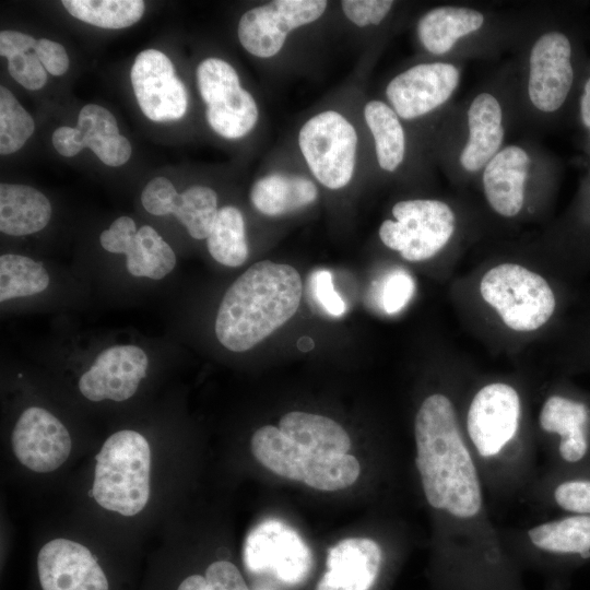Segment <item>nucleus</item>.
I'll return each instance as SVG.
<instances>
[{
  "label": "nucleus",
  "instance_id": "38",
  "mask_svg": "<svg viewBox=\"0 0 590 590\" xmlns=\"http://www.w3.org/2000/svg\"><path fill=\"white\" fill-rule=\"evenodd\" d=\"M177 196L178 192L169 179L155 177L144 187L141 202L144 209L153 215H168L172 214Z\"/></svg>",
  "mask_w": 590,
  "mask_h": 590
},
{
  "label": "nucleus",
  "instance_id": "47",
  "mask_svg": "<svg viewBox=\"0 0 590 590\" xmlns=\"http://www.w3.org/2000/svg\"><path fill=\"white\" fill-rule=\"evenodd\" d=\"M580 117L583 126L590 130V76L585 83L580 98Z\"/></svg>",
  "mask_w": 590,
  "mask_h": 590
},
{
  "label": "nucleus",
  "instance_id": "18",
  "mask_svg": "<svg viewBox=\"0 0 590 590\" xmlns=\"http://www.w3.org/2000/svg\"><path fill=\"white\" fill-rule=\"evenodd\" d=\"M149 359L135 345H115L101 352L79 381L81 393L97 402L131 398L145 377Z\"/></svg>",
  "mask_w": 590,
  "mask_h": 590
},
{
  "label": "nucleus",
  "instance_id": "7",
  "mask_svg": "<svg viewBox=\"0 0 590 590\" xmlns=\"http://www.w3.org/2000/svg\"><path fill=\"white\" fill-rule=\"evenodd\" d=\"M497 14L479 8L442 4L423 13L416 22V37L422 48L437 60L456 61L471 50L493 48L506 35Z\"/></svg>",
  "mask_w": 590,
  "mask_h": 590
},
{
  "label": "nucleus",
  "instance_id": "40",
  "mask_svg": "<svg viewBox=\"0 0 590 590\" xmlns=\"http://www.w3.org/2000/svg\"><path fill=\"white\" fill-rule=\"evenodd\" d=\"M556 504L571 512L590 515V481H567L554 491Z\"/></svg>",
  "mask_w": 590,
  "mask_h": 590
},
{
  "label": "nucleus",
  "instance_id": "30",
  "mask_svg": "<svg viewBox=\"0 0 590 590\" xmlns=\"http://www.w3.org/2000/svg\"><path fill=\"white\" fill-rule=\"evenodd\" d=\"M359 473L358 460L349 453L305 456L300 482L315 489L333 492L354 484Z\"/></svg>",
  "mask_w": 590,
  "mask_h": 590
},
{
  "label": "nucleus",
  "instance_id": "33",
  "mask_svg": "<svg viewBox=\"0 0 590 590\" xmlns=\"http://www.w3.org/2000/svg\"><path fill=\"white\" fill-rule=\"evenodd\" d=\"M35 129L32 116L16 97L3 85L0 86V154L19 151Z\"/></svg>",
  "mask_w": 590,
  "mask_h": 590
},
{
  "label": "nucleus",
  "instance_id": "24",
  "mask_svg": "<svg viewBox=\"0 0 590 590\" xmlns=\"http://www.w3.org/2000/svg\"><path fill=\"white\" fill-rule=\"evenodd\" d=\"M363 115L374 140L378 166L387 173L397 172L408 151L402 120L387 102L379 99L367 102Z\"/></svg>",
  "mask_w": 590,
  "mask_h": 590
},
{
  "label": "nucleus",
  "instance_id": "46",
  "mask_svg": "<svg viewBox=\"0 0 590 590\" xmlns=\"http://www.w3.org/2000/svg\"><path fill=\"white\" fill-rule=\"evenodd\" d=\"M52 145L62 156L71 157L80 153L82 145L79 130L74 127H59L52 133Z\"/></svg>",
  "mask_w": 590,
  "mask_h": 590
},
{
  "label": "nucleus",
  "instance_id": "4",
  "mask_svg": "<svg viewBox=\"0 0 590 590\" xmlns=\"http://www.w3.org/2000/svg\"><path fill=\"white\" fill-rule=\"evenodd\" d=\"M571 59V42L564 32L542 27L533 32L515 74L518 111L535 122L559 111L574 84Z\"/></svg>",
  "mask_w": 590,
  "mask_h": 590
},
{
  "label": "nucleus",
  "instance_id": "19",
  "mask_svg": "<svg viewBox=\"0 0 590 590\" xmlns=\"http://www.w3.org/2000/svg\"><path fill=\"white\" fill-rule=\"evenodd\" d=\"M382 565L379 544L368 538H347L328 551L326 571L316 590H370Z\"/></svg>",
  "mask_w": 590,
  "mask_h": 590
},
{
  "label": "nucleus",
  "instance_id": "23",
  "mask_svg": "<svg viewBox=\"0 0 590 590\" xmlns=\"http://www.w3.org/2000/svg\"><path fill=\"white\" fill-rule=\"evenodd\" d=\"M51 216V205L37 189L17 184L0 185V231L24 236L42 231Z\"/></svg>",
  "mask_w": 590,
  "mask_h": 590
},
{
  "label": "nucleus",
  "instance_id": "39",
  "mask_svg": "<svg viewBox=\"0 0 590 590\" xmlns=\"http://www.w3.org/2000/svg\"><path fill=\"white\" fill-rule=\"evenodd\" d=\"M414 292V282L411 275L403 271L390 274L382 288L381 302L386 312L394 314L401 310L410 300Z\"/></svg>",
  "mask_w": 590,
  "mask_h": 590
},
{
  "label": "nucleus",
  "instance_id": "27",
  "mask_svg": "<svg viewBox=\"0 0 590 590\" xmlns=\"http://www.w3.org/2000/svg\"><path fill=\"white\" fill-rule=\"evenodd\" d=\"M130 274L161 280L173 271L176 256L172 247L150 225L141 226L127 252Z\"/></svg>",
  "mask_w": 590,
  "mask_h": 590
},
{
  "label": "nucleus",
  "instance_id": "45",
  "mask_svg": "<svg viewBox=\"0 0 590 590\" xmlns=\"http://www.w3.org/2000/svg\"><path fill=\"white\" fill-rule=\"evenodd\" d=\"M36 39L27 34L16 31H2L0 33V55L7 59L20 54L34 50Z\"/></svg>",
  "mask_w": 590,
  "mask_h": 590
},
{
  "label": "nucleus",
  "instance_id": "21",
  "mask_svg": "<svg viewBox=\"0 0 590 590\" xmlns=\"http://www.w3.org/2000/svg\"><path fill=\"white\" fill-rule=\"evenodd\" d=\"M249 197L260 213L279 216L315 202L318 189L316 184L305 176L271 173L253 182Z\"/></svg>",
  "mask_w": 590,
  "mask_h": 590
},
{
  "label": "nucleus",
  "instance_id": "6",
  "mask_svg": "<svg viewBox=\"0 0 590 590\" xmlns=\"http://www.w3.org/2000/svg\"><path fill=\"white\" fill-rule=\"evenodd\" d=\"M480 293L503 322L519 332L543 327L556 308V297L547 281L517 263L505 262L486 271Z\"/></svg>",
  "mask_w": 590,
  "mask_h": 590
},
{
  "label": "nucleus",
  "instance_id": "32",
  "mask_svg": "<svg viewBox=\"0 0 590 590\" xmlns=\"http://www.w3.org/2000/svg\"><path fill=\"white\" fill-rule=\"evenodd\" d=\"M217 196L210 187L191 186L176 197L172 214L194 239H206L217 215Z\"/></svg>",
  "mask_w": 590,
  "mask_h": 590
},
{
  "label": "nucleus",
  "instance_id": "8",
  "mask_svg": "<svg viewBox=\"0 0 590 590\" xmlns=\"http://www.w3.org/2000/svg\"><path fill=\"white\" fill-rule=\"evenodd\" d=\"M393 220H385L378 229L382 244L411 262L436 256L451 240L457 215L445 201L430 198L401 200L391 209Z\"/></svg>",
  "mask_w": 590,
  "mask_h": 590
},
{
  "label": "nucleus",
  "instance_id": "5",
  "mask_svg": "<svg viewBox=\"0 0 590 590\" xmlns=\"http://www.w3.org/2000/svg\"><path fill=\"white\" fill-rule=\"evenodd\" d=\"M92 495L96 503L122 516H134L150 497L151 450L138 432L109 436L96 455Z\"/></svg>",
  "mask_w": 590,
  "mask_h": 590
},
{
  "label": "nucleus",
  "instance_id": "14",
  "mask_svg": "<svg viewBox=\"0 0 590 590\" xmlns=\"http://www.w3.org/2000/svg\"><path fill=\"white\" fill-rule=\"evenodd\" d=\"M520 412L519 394L508 384L492 382L475 393L467 414V432L481 457L498 456L514 439Z\"/></svg>",
  "mask_w": 590,
  "mask_h": 590
},
{
  "label": "nucleus",
  "instance_id": "25",
  "mask_svg": "<svg viewBox=\"0 0 590 590\" xmlns=\"http://www.w3.org/2000/svg\"><path fill=\"white\" fill-rule=\"evenodd\" d=\"M251 451L260 464L274 474L300 481L305 453L279 427L266 425L251 437Z\"/></svg>",
  "mask_w": 590,
  "mask_h": 590
},
{
  "label": "nucleus",
  "instance_id": "42",
  "mask_svg": "<svg viewBox=\"0 0 590 590\" xmlns=\"http://www.w3.org/2000/svg\"><path fill=\"white\" fill-rule=\"evenodd\" d=\"M134 221L129 216H120L113 222L108 229L102 232V247L113 253H126L137 235Z\"/></svg>",
  "mask_w": 590,
  "mask_h": 590
},
{
  "label": "nucleus",
  "instance_id": "34",
  "mask_svg": "<svg viewBox=\"0 0 590 590\" xmlns=\"http://www.w3.org/2000/svg\"><path fill=\"white\" fill-rule=\"evenodd\" d=\"M83 148L120 134L115 116L105 107L85 105L79 114L76 127Z\"/></svg>",
  "mask_w": 590,
  "mask_h": 590
},
{
  "label": "nucleus",
  "instance_id": "26",
  "mask_svg": "<svg viewBox=\"0 0 590 590\" xmlns=\"http://www.w3.org/2000/svg\"><path fill=\"white\" fill-rule=\"evenodd\" d=\"M531 543L545 552L555 554L590 555V515L566 517L531 528Z\"/></svg>",
  "mask_w": 590,
  "mask_h": 590
},
{
  "label": "nucleus",
  "instance_id": "10",
  "mask_svg": "<svg viewBox=\"0 0 590 590\" xmlns=\"http://www.w3.org/2000/svg\"><path fill=\"white\" fill-rule=\"evenodd\" d=\"M197 85L211 129L225 139L248 134L259 117L253 96L240 85L235 68L221 58H206L197 68Z\"/></svg>",
  "mask_w": 590,
  "mask_h": 590
},
{
  "label": "nucleus",
  "instance_id": "44",
  "mask_svg": "<svg viewBox=\"0 0 590 590\" xmlns=\"http://www.w3.org/2000/svg\"><path fill=\"white\" fill-rule=\"evenodd\" d=\"M90 150L106 165L118 167L128 162L131 156V144L121 134L107 138L93 144Z\"/></svg>",
  "mask_w": 590,
  "mask_h": 590
},
{
  "label": "nucleus",
  "instance_id": "22",
  "mask_svg": "<svg viewBox=\"0 0 590 590\" xmlns=\"http://www.w3.org/2000/svg\"><path fill=\"white\" fill-rule=\"evenodd\" d=\"M306 456L347 453L351 439L333 420L318 414L294 411L282 416L278 426Z\"/></svg>",
  "mask_w": 590,
  "mask_h": 590
},
{
  "label": "nucleus",
  "instance_id": "1",
  "mask_svg": "<svg viewBox=\"0 0 590 590\" xmlns=\"http://www.w3.org/2000/svg\"><path fill=\"white\" fill-rule=\"evenodd\" d=\"M414 437L415 463L429 506L456 520L479 517L483 508L479 472L447 396L424 399L415 416Z\"/></svg>",
  "mask_w": 590,
  "mask_h": 590
},
{
  "label": "nucleus",
  "instance_id": "16",
  "mask_svg": "<svg viewBox=\"0 0 590 590\" xmlns=\"http://www.w3.org/2000/svg\"><path fill=\"white\" fill-rule=\"evenodd\" d=\"M131 84L142 113L157 122L178 120L187 111L188 93L169 58L145 49L134 59Z\"/></svg>",
  "mask_w": 590,
  "mask_h": 590
},
{
  "label": "nucleus",
  "instance_id": "13",
  "mask_svg": "<svg viewBox=\"0 0 590 590\" xmlns=\"http://www.w3.org/2000/svg\"><path fill=\"white\" fill-rule=\"evenodd\" d=\"M324 0H274L246 11L238 22V39L252 56L271 58L282 49L287 35L322 16Z\"/></svg>",
  "mask_w": 590,
  "mask_h": 590
},
{
  "label": "nucleus",
  "instance_id": "37",
  "mask_svg": "<svg viewBox=\"0 0 590 590\" xmlns=\"http://www.w3.org/2000/svg\"><path fill=\"white\" fill-rule=\"evenodd\" d=\"M8 71L17 83L31 91L42 88L47 82V71L35 52L8 58Z\"/></svg>",
  "mask_w": 590,
  "mask_h": 590
},
{
  "label": "nucleus",
  "instance_id": "11",
  "mask_svg": "<svg viewBox=\"0 0 590 590\" xmlns=\"http://www.w3.org/2000/svg\"><path fill=\"white\" fill-rule=\"evenodd\" d=\"M461 79L462 67L457 61L435 59L416 63L387 83V104L402 121L427 118L445 109Z\"/></svg>",
  "mask_w": 590,
  "mask_h": 590
},
{
  "label": "nucleus",
  "instance_id": "17",
  "mask_svg": "<svg viewBox=\"0 0 590 590\" xmlns=\"http://www.w3.org/2000/svg\"><path fill=\"white\" fill-rule=\"evenodd\" d=\"M12 450L27 469L48 473L68 459L72 441L66 426L45 409L32 406L19 417L11 436Z\"/></svg>",
  "mask_w": 590,
  "mask_h": 590
},
{
  "label": "nucleus",
  "instance_id": "36",
  "mask_svg": "<svg viewBox=\"0 0 590 590\" xmlns=\"http://www.w3.org/2000/svg\"><path fill=\"white\" fill-rule=\"evenodd\" d=\"M308 284L314 299L328 315L340 317L345 312L346 305L334 290L332 274L329 270H315L309 276Z\"/></svg>",
  "mask_w": 590,
  "mask_h": 590
},
{
  "label": "nucleus",
  "instance_id": "3",
  "mask_svg": "<svg viewBox=\"0 0 590 590\" xmlns=\"http://www.w3.org/2000/svg\"><path fill=\"white\" fill-rule=\"evenodd\" d=\"M518 111L516 75L493 80L451 111L444 129L447 170L460 178L479 176L507 144Z\"/></svg>",
  "mask_w": 590,
  "mask_h": 590
},
{
  "label": "nucleus",
  "instance_id": "35",
  "mask_svg": "<svg viewBox=\"0 0 590 590\" xmlns=\"http://www.w3.org/2000/svg\"><path fill=\"white\" fill-rule=\"evenodd\" d=\"M394 7L391 0H344L341 8L344 15L358 27L378 26Z\"/></svg>",
  "mask_w": 590,
  "mask_h": 590
},
{
  "label": "nucleus",
  "instance_id": "2",
  "mask_svg": "<svg viewBox=\"0 0 590 590\" xmlns=\"http://www.w3.org/2000/svg\"><path fill=\"white\" fill-rule=\"evenodd\" d=\"M302 294L294 267L269 260L252 264L222 298L215 319L217 340L233 352L252 349L296 314Z\"/></svg>",
  "mask_w": 590,
  "mask_h": 590
},
{
  "label": "nucleus",
  "instance_id": "43",
  "mask_svg": "<svg viewBox=\"0 0 590 590\" xmlns=\"http://www.w3.org/2000/svg\"><path fill=\"white\" fill-rule=\"evenodd\" d=\"M34 52L46 71L52 75H62L69 68V57L64 47L47 38L37 39Z\"/></svg>",
  "mask_w": 590,
  "mask_h": 590
},
{
  "label": "nucleus",
  "instance_id": "29",
  "mask_svg": "<svg viewBox=\"0 0 590 590\" xmlns=\"http://www.w3.org/2000/svg\"><path fill=\"white\" fill-rule=\"evenodd\" d=\"M63 7L75 19L102 28H125L143 15L141 0H63Z\"/></svg>",
  "mask_w": 590,
  "mask_h": 590
},
{
  "label": "nucleus",
  "instance_id": "41",
  "mask_svg": "<svg viewBox=\"0 0 590 590\" xmlns=\"http://www.w3.org/2000/svg\"><path fill=\"white\" fill-rule=\"evenodd\" d=\"M204 576L213 590H249L241 573L229 560L212 562L206 566Z\"/></svg>",
  "mask_w": 590,
  "mask_h": 590
},
{
  "label": "nucleus",
  "instance_id": "28",
  "mask_svg": "<svg viewBox=\"0 0 590 590\" xmlns=\"http://www.w3.org/2000/svg\"><path fill=\"white\" fill-rule=\"evenodd\" d=\"M206 246L212 258L226 267H239L248 257V244L241 212L232 205L219 210Z\"/></svg>",
  "mask_w": 590,
  "mask_h": 590
},
{
  "label": "nucleus",
  "instance_id": "20",
  "mask_svg": "<svg viewBox=\"0 0 590 590\" xmlns=\"http://www.w3.org/2000/svg\"><path fill=\"white\" fill-rule=\"evenodd\" d=\"M589 420V409L583 402L559 394L545 400L539 416L543 430L559 435L558 451L567 462H577L585 457Z\"/></svg>",
  "mask_w": 590,
  "mask_h": 590
},
{
  "label": "nucleus",
  "instance_id": "15",
  "mask_svg": "<svg viewBox=\"0 0 590 590\" xmlns=\"http://www.w3.org/2000/svg\"><path fill=\"white\" fill-rule=\"evenodd\" d=\"M244 560L248 570H269L284 582L297 583L309 571L311 553L292 527L278 519H268L248 533Z\"/></svg>",
  "mask_w": 590,
  "mask_h": 590
},
{
  "label": "nucleus",
  "instance_id": "31",
  "mask_svg": "<svg viewBox=\"0 0 590 590\" xmlns=\"http://www.w3.org/2000/svg\"><path fill=\"white\" fill-rule=\"evenodd\" d=\"M49 274L40 262L13 253L0 257V302L45 291Z\"/></svg>",
  "mask_w": 590,
  "mask_h": 590
},
{
  "label": "nucleus",
  "instance_id": "9",
  "mask_svg": "<svg viewBox=\"0 0 590 590\" xmlns=\"http://www.w3.org/2000/svg\"><path fill=\"white\" fill-rule=\"evenodd\" d=\"M298 146L321 185L332 190L349 185L356 166L357 133L341 113L329 109L310 117L299 129Z\"/></svg>",
  "mask_w": 590,
  "mask_h": 590
},
{
  "label": "nucleus",
  "instance_id": "12",
  "mask_svg": "<svg viewBox=\"0 0 590 590\" xmlns=\"http://www.w3.org/2000/svg\"><path fill=\"white\" fill-rule=\"evenodd\" d=\"M542 172V154L532 144L507 143L479 174L484 198L499 216H518L529 186Z\"/></svg>",
  "mask_w": 590,
  "mask_h": 590
}]
</instances>
